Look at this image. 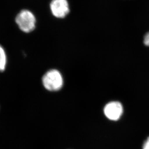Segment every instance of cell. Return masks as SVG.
Returning a JSON list of instances; mask_svg holds the SVG:
<instances>
[{
    "mask_svg": "<svg viewBox=\"0 0 149 149\" xmlns=\"http://www.w3.org/2000/svg\"><path fill=\"white\" fill-rule=\"evenodd\" d=\"M143 44L145 46L149 47V31L145 34L144 36Z\"/></svg>",
    "mask_w": 149,
    "mask_h": 149,
    "instance_id": "6",
    "label": "cell"
},
{
    "mask_svg": "<svg viewBox=\"0 0 149 149\" xmlns=\"http://www.w3.org/2000/svg\"><path fill=\"white\" fill-rule=\"evenodd\" d=\"M50 7L52 14L56 18H64L70 12L67 0H52Z\"/></svg>",
    "mask_w": 149,
    "mask_h": 149,
    "instance_id": "4",
    "label": "cell"
},
{
    "mask_svg": "<svg viewBox=\"0 0 149 149\" xmlns=\"http://www.w3.org/2000/svg\"><path fill=\"white\" fill-rule=\"evenodd\" d=\"M7 65V56L4 48L0 45V72H3Z\"/></svg>",
    "mask_w": 149,
    "mask_h": 149,
    "instance_id": "5",
    "label": "cell"
},
{
    "mask_svg": "<svg viewBox=\"0 0 149 149\" xmlns=\"http://www.w3.org/2000/svg\"><path fill=\"white\" fill-rule=\"evenodd\" d=\"M16 22L20 30L25 33H31L35 29L36 20L29 10H22L17 15Z\"/></svg>",
    "mask_w": 149,
    "mask_h": 149,
    "instance_id": "2",
    "label": "cell"
},
{
    "mask_svg": "<svg viewBox=\"0 0 149 149\" xmlns=\"http://www.w3.org/2000/svg\"><path fill=\"white\" fill-rule=\"evenodd\" d=\"M42 84L45 88L50 91L60 90L63 85V79L61 72L55 69L49 70L44 75Z\"/></svg>",
    "mask_w": 149,
    "mask_h": 149,
    "instance_id": "1",
    "label": "cell"
},
{
    "mask_svg": "<svg viewBox=\"0 0 149 149\" xmlns=\"http://www.w3.org/2000/svg\"><path fill=\"white\" fill-rule=\"evenodd\" d=\"M124 109L122 104L119 101H111L108 103L104 108V113L108 119L116 121L122 116Z\"/></svg>",
    "mask_w": 149,
    "mask_h": 149,
    "instance_id": "3",
    "label": "cell"
},
{
    "mask_svg": "<svg viewBox=\"0 0 149 149\" xmlns=\"http://www.w3.org/2000/svg\"><path fill=\"white\" fill-rule=\"evenodd\" d=\"M143 149H149V136L144 143Z\"/></svg>",
    "mask_w": 149,
    "mask_h": 149,
    "instance_id": "7",
    "label": "cell"
}]
</instances>
